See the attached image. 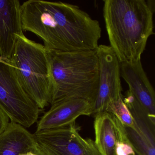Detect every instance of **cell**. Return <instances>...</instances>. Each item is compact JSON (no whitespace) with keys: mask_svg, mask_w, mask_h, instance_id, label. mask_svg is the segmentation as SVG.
Returning <instances> with one entry per match:
<instances>
[{"mask_svg":"<svg viewBox=\"0 0 155 155\" xmlns=\"http://www.w3.org/2000/svg\"><path fill=\"white\" fill-rule=\"evenodd\" d=\"M21 16L23 31L41 39L48 50L95 51L98 47L99 22L77 5L29 0L21 5Z\"/></svg>","mask_w":155,"mask_h":155,"instance_id":"1","label":"cell"},{"mask_svg":"<svg viewBox=\"0 0 155 155\" xmlns=\"http://www.w3.org/2000/svg\"><path fill=\"white\" fill-rule=\"evenodd\" d=\"M103 17L109 45L120 63L141 60L154 33L153 0H105Z\"/></svg>","mask_w":155,"mask_h":155,"instance_id":"2","label":"cell"},{"mask_svg":"<svg viewBox=\"0 0 155 155\" xmlns=\"http://www.w3.org/2000/svg\"><path fill=\"white\" fill-rule=\"evenodd\" d=\"M48 52L51 80L50 104L76 98L87 100L93 104L98 83L96 50Z\"/></svg>","mask_w":155,"mask_h":155,"instance_id":"3","label":"cell"},{"mask_svg":"<svg viewBox=\"0 0 155 155\" xmlns=\"http://www.w3.org/2000/svg\"><path fill=\"white\" fill-rule=\"evenodd\" d=\"M23 89L43 109L50 104L51 80L48 49L25 35L18 36L10 60Z\"/></svg>","mask_w":155,"mask_h":155,"instance_id":"4","label":"cell"},{"mask_svg":"<svg viewBox=\"0 0 155 155\" xmlns=\"http://www.w3.org/2000/svg\"><path fill=\"white\" fill-rule=\"evenodd\" d=\"M0 108L11 122L29 128L39 117L40 108L23 89L12 64L0 62Z\"/></svg>","mask_w":155,"mask_h":155,"instance_id":"5","label":"cell"},{"mask_svg":"<svg viewBox=\"0 0 155 155\" xmlns=\"http://www.w3.org/2000/svg\"><path fill=\"white\" fill-rule=\"evenodd\" d=\"M76 123L62 127L36 131L39 149L45 155H102L95 142L81 136Z\"/></svg>","mask_w":155,"mask_h":155,"instance_id":"6","label":"cell"},{"mask_svg":"<svg viewBox=\"0 0 155 155\" xmlns=\"http://www.w3.org/2000/svg\"><path fill=\"white\" fill-rule=\"evenodd\" d=\"M99 61V78L92 115L106 111L110 102L122 97L120 63L111 47L99 45L96 50Z\"/></svg>","mask_w":155,"mask_h":155,"instance_id":"7","label":"cell"},{"mask_svg":"<svg viewBox=\"0 0 155 155\" xmlns=\"http://www.w3.org/2000/svg\"><path fill=\"white\" fill-rule=\"evenodd\" d=\"M123 100L134 120L133 128L125 127L127 137L136 154L155 155V121L128 90Z\"/></svg>","mask_w":155,"mask_h":155,"instance_id":"8","label":"cell"},{"mask_svg":"<svg viewBox=\"0 0 155 155\" xmlns=\"http://www.w3.org/2000/svg\"><path fill=\"white\" fill-rule=\"evenodd\" d=\"M91 115L92 103L87 100L76 98L62 101L51 105L39 120L36 131L65 127L75 122L80 116Z\"/></svg>","mask_w":155,"mask_h":155,"instance_id":"9","label":"cell"},{"mask_svg":"<svg viewBox=\"0 0 155 155\" xmlns=\"http://www.w3.org/2000/svg\"><path fill=\"white\" fill-rule=\"evenodd\" d=\"M120 75L129 90L155 121V93L144 71L141 60L120 63Z\"/></svg>","mask_w":155,"mask_h":155,"instance_id":"10","label":"cell"},{"mask_svg":"<svg viewBox=\"0 0 155 155\" xmlns=\"http://www.w3.org/2000/svg\"><path fill=\"white\" fill-rule=\"evenodd\" d=\"M94 128V142L102 155H117L120 146L129 142L124 125L109 112L104 111L96 114Z\"/></svg>","mask_w":155,"mask_h":155,"instance_id":"11","label":"cell"},{"mask_svg":"<svg viewBox=\"0 0 155 155\" xmlns=\"http://www.w3.org/2000/svg\"><path fill=\"white\" fill-rule=\"evenodd\" d=\"M18 0H0V56L10 61L18 36L24 35Z\"/></svg>","mask_w":155,"mask_h":155,"instance_id":"12","label":"cell"},{"mask_svg":"<svg viewBox=\"0 0 155 155\" xmlns=\"http://www.w3.org/2000/svg\"><path fill=\"white\" fill-rule=\"evenodd\" d=\"M38 150L34 135L19 124L11 121L0 134V155H20Z\"/></svg>","mask_w":155,"mask_h":155,"instance_id":"13","label":"cell"},{"mask_svg":"<svg viewBox=\"0 0 155 155\" xmlns=\"http://www.w3.org/2000/svg\"><path fill=\"white\" fill-rule=\"evenodd\" d=\"M105 111L109 112L116 116L125 127H133V117L123 101V96L117 100L110 103L107 106Z\"/></svg>","mask_w":155,"mask_h":155,"instance_id":"14","label":"cell"},{"mask_svg":"<svg viewBox=\"0 0 155 155\" xmlns=\"http://www.w3.org/2000/svg\"><path fill=\"white\" fill-rule=\"evenodd\" d=\"M9 123V119L3 110L0 108V134H1Z\"/></svg>","mask_w":155,"mask_h":155,"instance_id":"15","label":"cell"},{"mask_svg":"<svg viewBox=\"0 0 155 155\" xmlns=\"http://www.w3.org/2000/svg\"><path fill=\"white\" fill-rule=\"evenodd\" d=\"M0 62H2V63H5V64H12L10 61L4 58L1 56H0Z\"/></svg>","mask_w":155,"mask_h":155,"instance_id":"16","label":"cell"},{"mask_svg":"<svg viewBox=\"0 0 155 155\" xmlns=\"http://www.w3.org/2000/svg\"><path fill=\"white\" fill-rule=\"evenodd\" d=\"M135 155H137V154H135Z\"/></svg>","mask_w":155,"mask_h":155,"instance_id":"17","label":"cell"}]
</instances>
